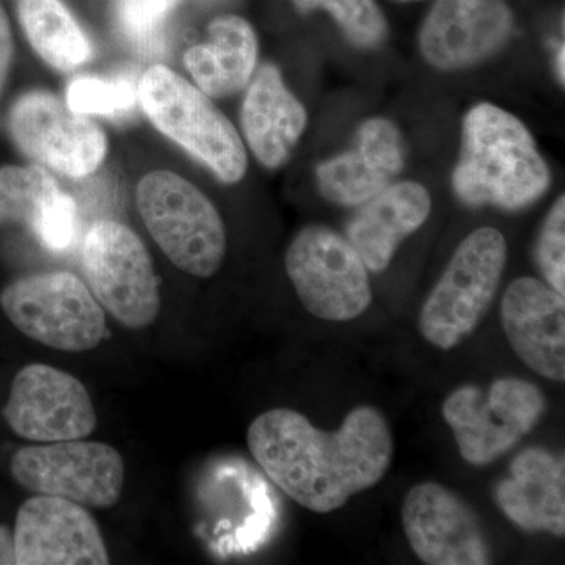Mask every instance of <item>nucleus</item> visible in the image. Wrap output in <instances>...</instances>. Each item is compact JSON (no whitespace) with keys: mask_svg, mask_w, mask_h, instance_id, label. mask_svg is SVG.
<instances>
[{"mask_svg":"<svg viewBox=\"0 0 565 565\" xmlns=\"http://www.w3.org/2000/svg\"><path fill=\"white\" fill-rule=\"evenodd\" d=\"M429 192L416 182H397L367 200L348 226L349 244L371 273L392 263L405 237L422 228L430 214Z\"/></svg>","mask_w":565,"mask_h":565,"instance_id":"obj_19","label":"nucleus"},{"mask_svg":"<svg viewBox=\"0 0 565 565\" xmlns=\"http://www.w3.org/2000/svg\"><path fill=\"white\" fill-rule=\"evenodd\" d=\"M206 43L189 47L185 70L196 87L212 98H225L243 90L258 62V39L243 18L221 17L207 28Z\"/></svg>","mask_w":565,"mask_h":565,"instance_id":"obj_21","label":"nucleus"},{"mask_svg":"<svg viewBox=\"0 0 565 565\" xmlns=\"http://www.w3.org/2000/svg\"><path fill=\"white\" fill-rule=\"evenodd\" d=\"M82 270L93 296L122 326L141 330L158 319V275L147 245L129 226L93 223L82 243Z\"/></svg>","mask_w":565,"mask_h":565,"instance_id":"obj_8","label":"nucleus"},{"mask_svg":"<svg viewBox=\"0 0 565 565\" xmlns=\"http://www.w3.org/2000/svg\"><path fill=\"white\" fill-rule=\"evenodd\" d=\"M512 25L505 0H435L419 32V47L435 68H468L501 50Z\"/></svg>","mask_w":565,"mask_h":565,"instance_id":"obj_15","label":"nucleus"},{"mask_svg":"<svg viewBox=\"0 0 565 565\" xmlns=\"http://www.w3.org/2000/svg\"><path fill=\"white\" fill-rule=\"evenodd\" d=\"M11 58H13V39H11L6 11L0 7V92H2L7 76H9Z\"/></svg>","mask_w":565,"mask_h":565,"instance_id":"obj_29","label":"nucleus"},{"mask_svg":"<svg viewBox=\"0 0 565 565\" xmlns=\"http://www.w3.org/2000/svg\"><path fill=\"white\" fill-rule=\"evenodd\" d=\"M139 102L148 120L167 139L180 145L218 180L233 184L247 172V151L232 121L206 93L174 73L154 65L145 71Z\"/></svg>","mask_w":565,"mask_h":565,"instance_id":"obj_3","label":"nucleus"},{"mask_svg":"<svg viewBox=\"0 0 565 565\" xmlns=\"http://www.w3.org/2000/svg\"><path fill=\"white\" fill-rule=\"evenodd\" d=\"M0 564H17L14 557V535L9 527L0 525Z\"/></svg>","mask_w":565,"mask_h":565,"instance_id":"obj_30","label":"nucleus"},{"mask_svg":"<svg viewBox=\"0 0 565 565\" xmlns=\"http://www.w3.org/2000/svg\"><path fill=\"white\" fill-rule=\"evenodd\" d=\"M286 273L305 310L322 321H352L373 302L370 270L340 234L310 225L286 252Z\"/></svg>","mask_w":565,"mask_h":565,"instance_id":"obj_9","label":"nucleus"},{"mask_svg":"<svg viewBox=\"0 0 565 565\" xmlns=\"http://www.w3.org/2000/svg\"><path fill=\"white\" fill-rule=\"evenodd\" d=\"M31 232L47 250H68L79 233V210L73 196L63 191L58 192Z\"/></svg>","mask_w":565,"mask_h":565,"instance_id":"obj_27","label":"nucleus"},{"mask_svg":"<svg viewBox=\"0 0 565 565\" xmlns=\"http://www.w3.org/2000/svg\"><path fill=\"white\" fill-rule=\"evenodd\" d=\"M546 411L544 393L522 379L494 381L490 388L465 385L446 397L444 418L460 456L475 467L500 459L537 426Z\"/></svg>","mask_w":565,"mask_h":565,"instance_id":"obj_7","label":"nucleus"},{"mask_svg":"<svg viewBox=\"0 0 565 565\" xmlns=\"http://www.w3.org/2000/svg\"><path fill=\"white\" fill-rule=\"evenodd\" d=\"M61 191L54 178L40 167H3L0 169V226L20 223L32 230Z\"/></svg>","mask_w":565,"mask_h":565,"instance_id":"obj_23","label":"nucleus"},{"mask_svg":"<svg viewBox=\"0 0 565 565\" xmlns=\"http://www.w3.org/2000/svg\"><path fill=\"white\" fill-rule=\"evenodd\" d=\"M394 2L412 3V2H423V0H394Z\"/></svg>","mask_w":565,"mask_h":565,"instance_id":"obj_32","label":"nucleus"},{"mask_svg":"<svg viewBox=\"0 0 565 565\" xmlns=\"http://www.w3.org/2000/svg\"><path fill=\"white\" fill-rule=\"evenodd\" d=\"M2 415L18 437L35 444L87 438L98 424L90 393L79 379L41 363L17 374Z\"/></svg>","mask_w":565,"mask_h":565,"instance_id":"obj_12","label":"nucleus"},{"mask_svg":"<svg viewBox=\"0 0 565 565\" xmlns=\"http://www.w3.org/2000/svg\"><path fill=\"white\" fill-rule=\"evenodd\" d=\"M182 0H117V24L137 51H162L166 22Z\"/></svg>","mask_w":565,"mask_h":565,"instance_id":"obj_26","label":"nucleus"},{"mask_svg":"<svg viewBox=\"0 0 565 565\" xmlns=\"http://www.w3.org/2000/svg\"><path fill=\"white\" fill-rule=\"evenodd\" d=\"M125 473L117 449L84 438L24 446L11 459L14 481L29 492L65 498L85 508L117 504Z\"/></svg>","mask_w":565,"mask_h":565,"instance_id":"obj_10","label":"nucleus"},{"mask_svg":"<svg viewBox=\"0 0 565 565\" xmlns=\"http://www.w3.org/2000/svg\"><path fill=\"white\" fill-rule=\"evenodd\" d=\"M494 501L511 522L530 533L565 534V467L563 457L542 448L520 452L511 475L494 492Z\"/></svg>","mask_w":565,"mask_h":565,"instance_id":"obj_18","label":"nucleus"},{"mask_svg":"<svg viewBox=\"0 0 565 565\" xmlns=\"http://www.w3.org/2000/svg\"><path fill=\"white\" fill-rule=\"evenodd\" d=\"M18 14L33 50L52 68L73 71L92 57V44L62 0H20Z\"/></svg>","mask_w":565,"mask_h":565,"instance_id":"obj_22","label":"nucleus"},{"mask_svg":"<svg viewBox=\"0 0 565 565\" xmlns=\"http://www.w3.org/2000/svg\"><path fill=\"white\" fill-rule=\"evenodd\" d=\"M11 139L32 161L63 177H90L107 156L106 132L47 92L22 95L9 115Z\"/></svg>","mask_w":565,"mask_h":565,"instance_id":"obj_11","label":"nucleus"},{"mask_svg":"<svg viewBox=\"0 0 565 565\" xmlns=\"http://www.w3.org/2000/svg\"><path fill=\"white\" fill-rule=\"evenodd\" d=\"M565 51L564 43L561 44L559 50L556 52V73L557 77H559L561 84H564L565 81Z\"/></svg>","mask_w":565,"mask_h":565,"instance_id":"obj_31","label":"nucleus"},{"mask_svg":"<svg viewBox=\"0 0 565 565\" xmlns=\"http://www.w3.org/2000/svg\"><path fill=\"white\" fill-rule=\"evenodd\" d=\"M136 200L152 239L178 269L199 278L221 269L225 225L196 185L169 170H154L137 184Z\"/></svg>","mask_w":565,"mask_h":565,"instance_id":"obj_4","label":"nucleus"},{"mask_svg":"<svg viewBox=\"0 0 565 565\" xmlns=\"http://www.w3.org/2000/svg\"><path fill=\"white\" fill-rule=\"evenodd\" d=\"M139 102V87L128 77L82 76L66 88V106L76 114L93 117H115L128 114Z\"/></svg>","mask_w":565,"mask_h":565,"instance_id":"obj_24","label":"nucleus"},{"mask_svg":"<svg viewBox=\"0 0 565 565\" xmlns=\"http://www.w3.org/2000/svg\"><path fill=\"white\" fill-rule=\"evenodd\" d=\"M537 263L546 282L565 294V199L550 211L537 244Z\"/></svg>","mask_w":565,"mask_h":565,"instance_id":"obj_28","label":"nucleus"},{"mask_svg":"<svg viewBox=\"0 0 565 565\" xmlns=\"http://www.w3.org/2000/svg\"><path fill=\"white\" fill-rule=\"evenodd\" d=\"M501 322L527 367L550 381H565L564 294L537 278H519L505 289Z\"/></svg>","mask_w":565,"mask_h":565,"instance_id":"obj_16","label":"nucleus"},{"mask_svg":"<svg viewBox=\"0 0 565 565\" xmlns=\"http://www.w3.org/2000/svg\"><path fill=\"white\" fill-rule=\"evenodd\" d=\"M548 185V167L519 118L487 103L468 111L462 154L452 174V188L463 203L522 210Z\"/></svg>","mask_w":565,"mask_h":565,"instance_id":"obj_2","label":"nucleus"},{"mask_svg":"<svg viewBox=\"0 0 565 565\" xmlns=\"http://www.w3.org/2000/svg\"><path fill=\"white\" fill-rule=\"evenodd\" d=\"M403 525L415 555L424 564L490 563L484 531L475 512L437 482L412 487L404 500Z\"/></svg>","mask_w":565,"mask_h":565,"instance_id":"obj_14","label":"nucleus"},{"mask_svg":"<svg viewBox=\"0 0 565 565\" xmlns=\"http://www.w3.org/2000/svg\"><path fill=\"white\" fill-rule=\"evenodd\" d=\"M300 13L329 11L351 43L374 47L384 41L386 21L374 0H292Z\"/></svg>","mask_w":565,"mask_h":565,"instance_id":"obj_25","label":"nucleus"},{"mask_svg":"<svg viewBox=\"0 0 565 565\" xmlns=\"http://www.w3.org/2000/svg\"><path fill=\"white\" fill-rule=\"evenodd\" d=\"M10 322L36 343L92 351L107 334L106 315L87 282L66 270L28 275L0 292Z\"/></svg>","mask_w":565,"mask_h":565,"instance_id":"obj_6","label":"nucleus"},{"mask_svg":"<svg viewBox=\"0 0 565 565\" xmlns=\"http://www.w3.org/2000/svg\"><path fill=\"white\" fill-rule=\"evenodd\" d=\"M508 244L494 228H479L465 237L445 274L419 313L424 340L449 351L467 340L481 323L503 277Z\"/></svg>","mask_w":565,"mask_h":565,"instance_id":"obj_5","label":"nucleus"},{"mask_svg":"<svg viewBox=\"0 0 565 565\" xmlns=\"http://www.w3.org/2000/svg\"><path fill=\"white\" fill-rule=\"evenodd\" d=\"M17 565H104L109 553L102 530L85 505L36 494L18 511Z\"/></svg>","mask_w":565,"mask_h":565,"instance_id":"obj_13","label":"nucleus"},{"mask_svg":"<svg viewBox=\"0 0 565 565\" xmlns=\"http://www.w3.org/2000/svg\"><path fill=\"white\" fill-rule=\"evenodd\" d=\"M403 167L399 132L392 121L374 118L360 128L352 150L319 163L316 177L323 199L359 206L392 185Z\"/></svg>","mask_w":565,"mask_h":565,"instance_id":"obj_17","label":"nucleus"},{"mask_svg":"<svg viewBox=\"0 0 565 565\" xmlns=\"http://www.w3.org/2000/svg\"><path fill=\"white\" fill-rule=\"evenodd\" d=\"M241 122L245 140L264 167L288 161L307 126L302 103L286 87L280 71L264 65L245 95Z\"/></svg>","mask_w":565,"mask_h":565,"instance_id":"obj_20","label":"nucleus"},{"mask_svg":"<svg viewBox=\"0 0 565 565\" xmlns=\"http://www.w3.org/2000/svg\"><path fill=\"white\" fill-rule=\"evenodd\" d=\"M248 449L267 478L297 504L329 514L384 479L394 455L384 414L360 405L334 433L291 408L264 412L248 427Z\"/></svg>","mask_w":565,"mask_h":565,"instance_id":"obj_1","label":"nucleus"}]
</instances>
